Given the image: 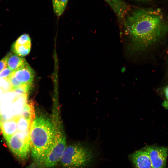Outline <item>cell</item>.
Instances as JSON below:
<instances>
[{
  "instance_id": "13",
  "label": "cell",
  "mask_w": 168,
  "mask_h": 168,
  "mask_svg": "<svg viewBox=\"0 0 168 168\" xmlns=\"http://www.w3.org/2000/svg\"><path fill=\"white\" fill-rule=\"evenodd\" d=\"M16 96V94L13 91L6 92L0 96L1 111L4 107L14 101Z\"/></svg>"
},
{
  "instance_id": "1",
  "label": "cell",
  "mask_w": 168,
  "mask_h": 168,
  "mask_svg": "<svg viewBox=\"0 0 168 168\" xmlns=\"http://www.w3.org/2000/svg\"><path fill=\"white\" fill-rule=\"evenodd\" d=\"M123 22L124 34L131 53L144 52L157 45L168 32V23L154 10H130Z\"/></svg>"
},
{
  "instance_id": "15",
  "label": "cell",
  "mask_w": 168,
  "mask_h": 168,
  "mask_svg": "<svg viewBox=\"0 0 168 168\" xmlns=\"http://www.w3.org/2000/svg\"><path fill=\"white\" fill-rule=\"evenodd\" d=\"M20 115L32 122L35 117L32 103L27 102L25 105Z\"/></svg>"
},
{
  "instance_id": "6",
  "label": "cell",
  "mask_w": 168,
  "mask_h": 168,
  "mask_svg": "<svg viewBox=\"0 0 168 168\" xmlns=\"http://www.w3.org/2000/svg\"><path fill=\"white\" fill-rule=\"evenodd\" d=\"M144 148L149 154L152 168H165L168 156V148L156 145L147 146Z\"/></svg>"
},
{
  "instance_id": "25",
  "label": "cell",
  "mask_w": 168,
  "mask_h": 168,
  "mask_svg": "<svg viewBox=\"0 0 168 168\" xmlns=\"http://www.w3.org/2000/svg\"><path fill=\"white\" fill-rule=\"evenodd\" d=\"M137 1H147V0H136Z\"/></svg>"
},
{
  "instance_id": "5",
  "label": "cell",
  "mask_w": 168,
  "mask_h": 168,
  "mask_svg": "<svg viewBox=\"0 0 168 168\" xmlns=\"http://www.w3.org/2000/svg\"><path fill=\"white\" fill-rule=\"evenodd\" d=\"M29 130L17 131L6 140L11 151L22 160L26 159L30 151Z\"/></svg>"
},
{
  "instance_id": "7",
  "label": "cell",
  "mask_w": 168,
  "mask_h": 168,
  "mask_svg": "<svg viewBox=\"0 0 168 168\" xmlns=\"http://www.w3.org/2000/svg\"><path fill=\"white\" fill-rule=\"evenodd\" d=\"M12 75L22 84H32L35 76L33 69L26 62L23 66L13 71Z\"/></svg>"
},
{
  "instance_id": "20",
  "label": "cell",
  "mask_w": 168,
  "mask_h": 168,
  "mask_svg": "<svg viewBox=\"0 0 168 168\" xmlns=\"http://www.w3.org/2000/svg\"><path fill=\"white\" fill-rule=\"evenodd\" d=\"M164 99L162 103V106L165 109H168V84L163 88Z\"/></svg>"
},
{
  "instance_id": "12",
  "label": "cell",
  "mask_w": 168,
  "mask_h": 168,
  "mask_svg": "<svg viewBox=\"0 0 168 168\" xmlns=\"http://www.w3.org/2000/svg\"><path fill=\"white\" fill-rule=\"evenodd\" d=\"M31 48V43L16 44L13 43L12 50L14 53L23 57L27 55L30 53Z\"/></svg>"
},
{
  "instance_id": "24",
  "label": "cell",
  "mask_w": 168,
  "mask_h": 168,
  "mask_svg": "<svg viewBox=\"0 0 168 168\" xmlns=\"http://www.w3.org/2000/svg\"><path fill=\"white\" fill-rule=\"evenodd\" d=\"M4 93H5L1 89H0V96L2 94H3Z\"/></svg>"
},
{
  "instance_id": "19",
  "label": "cell",
  "mask_w": 168,
  "mask_h": 168,
  "mask_svg": "<svg viewBox=\"0 0 168 168\" xmlns=\"http://www.w3.org/2000/svg\"><path fill=\"white\" fill-rule=\"evenodd\" d=\"M14 43L16 44H30L31 40L28 34H24L20 36Z\"/></svg>"
},
{
  "instance_id": "22",
  "label": "cell",
  "mask_w": 168,
  "mask_h": 168,
  "mask_svg": "<svg viewBox=\"0 0 168 168\" xmlns=\"http://www.w3.org/2000/svg\"><path fill=\"white\" fill-rule=\"evenodd\" d=\"M8 79L12 86V90L14 88H16L22 84L17 81L12 75V74L9 77Z\"/></svg>"
},
{
  "instance_id": "9",
  "label": "cell",
  "mask_w": 168,
  "mask_h": 168,
  "mask_svg": "<svg viewBox=\"0 0 168 168\" xmlns=\"http://www.w3.org/2000/svg\"><path fill=\"white\" fill-rule=\"evenodd\" d=\"M110 7L118 18L123 21L131 10L130 7L124 0H104Z\"/></svg>"
},
{
  "instance_id": "2",
  "label": "cell",
  "mask_w": 168,
  "mask_h": 168,
  "mask_svg": "<svg viewBox=\"0 0 168 168\" xmlns=\"http://www.w3.org/2000/svg\"><path fill=\"white\" fill-rule=\"evenodd\" d=\"M55 132L51 121L42 115L36 116L31 122L29 138L31 157L34 166L42 160L52 143Z\"/></svg>"
},
{
  "instance_id": "14",
  "label": "cell",
  "mask_w": 168,
  "mask_h": 168,
  "mask_svg": "<svg viewBox=\"0 0 168 168\" xmlns=\"http://www.w3.org/2000/svg\"><path fill=\"white\" fill-rule=\"evenodd\" d=\"M68 0H52L54 12L57 16H61L65 9Z\"/></svg>"
},
{
  "instance_id": "21",
  "label": "cell",
  "mask_w": 168,
  "mask_h": 168,
  "mask_svg": "<svg viewBox=\"0 0 168 168\" xmlns=\"http://www.w3.org/2000/svg\"><path fill=\"white\" fill-rule=\"evenodd\" d=\"M12 72L13 71L7 66L0 72V78H9Z\"/></svg>"
},
{
  "instance_id": "16",
  "label": "cell",
  "mask_w": 168,
  "mask_h": 168,
  "mask_svg": "<svg viewBox=\"0 0 168 168\" xmlns=\"http://www.w3.org/2000/svg\"><path fill=\"white\" fill-rule=\"evenodd\" d=\"M31 122L19 115L17 120V131L24 132L30 130Z\"/></svg>"
},
{
  "instance_id": "11",
  "label": "cell",
  "mask_w": 168,
  "mask_h": 168,
  "mask_svg": "<svg viewBox=\"0 0 168 168\" xmlns=\"http://www.w3.org/2000/svg\"><path fill=\"white\" fill-rule=\"evenodd\" d=\"M8 54L7 66L13 71L21 67L27 62L22 57L14 53Z\"/></svg>"
},
{
  "instance_id": "3",
  "label": "cell",
  "mask_w": 168,
  "mask_h": 168,
  "mask_svg": "<svg viewBox=\"0 0 168 168\" xmlns=\"http://www.w3.org/2000/svg\"><path fill=\"white\" fill-rule=\"evenodd\" d=\"M60 121L56 119L52 121L55 132L53 142L42 160L30 168H53L60 162L67 146L66 136Z\"/></svg>"
},
{
  "instance_id": "17",
  "label": "cell",
  "mask_w": 168,
  "mask_h": 168,
  "mask_svg": "<svg viewBox=\"0 0 168 168\" xmlns=\"http://www.w3.org/2000/svg\"><path fill=\"white\" fill-rule=\"evenodd\" d=\"M31 84H22L13 89L12 91L16 95L28 94L31 87Z\"/></svg>"
},
{
  "instance_id": "23",
  "label": "cell",
  "mask_w": 168,
  "mask_h": 168,
  "mask_svg": "<svg viewBox=\"0 0 168 168\" xmlns=\"http://www.w3.org/2000/svg\"><path fill=\"white\" fill-rule=\"evenodd\" d=\"M8 56L7 54L2 58L0 60V72L7 66V61Z\"/></svg>"
},
{
  "instance_id": "10",
  "label": "cell",
  "mask_w": 168,
  "mask_h": 168,
  "mask_svg": "<svg viewBox=\"0 0 168 168\" xmlns=\"http://www.w3.org/2000/svg\"><path fill=\"white\" fill-rule=\"evenodd\" d=\"M19 116L13 117L0 126V129L6 140L17 131V120Z\"/></svg>"
},
{
  "instance_id": "4",
  "label": "cell",
  "mask_w": 168,
  "mask_h": 168,
  "mask_svg": "<svg viewBox=\"0 0 168 168\" xmlns=\"http://www.w3.org/2000/svg\"><path fill=\"white\" fill-rule=\"evenodd\" d=\"M93 157L89 148L79 143H74L67 145L60 162L63 168H86Z\"/></svg>"
},
{
  "instance_id": "8",
  "label": "cell",
  "mask_w": 168,
  "mask_h": 168,
  "mask_svg": "<svg viewBox=\"0 0 168 168\" xmlns=\"http://www.w3.org/2000/svg\"><path fill=\"white\" fill-rule=\"evenodd\" d=\"M129 158L136 168H152L149 154L145 148L132 153Z\"/></svg>"
},
{
  "instance_id": "18",
  "label": "cell",
  "mask_w": 168,
  "mask_h": 168,
  "mask_svg": "<svg viewBox=\"0 0 168 168\" xmlns=\"http://www.w3.org/2000/svg\"><path fill=\"white\" fill-rule=\"evenodd\" d=\"M0 89L4 93L12 91V86L8 78H0Z\"/></svg>"
}]
</instances>
